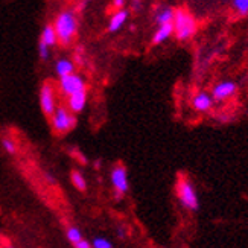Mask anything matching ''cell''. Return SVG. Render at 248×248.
Returning a JSON list of instances; mask_svg holds the SVG:
<instances>
[{
  "label": "cell",
  "mask_w": 248,
  "mask_h": 248,
  "mask_svg": "<svg viewBox=\"0 0 248 248\" xmlns=\"http://www.w3.org/2000/svg\"><path fill=\"white\" fill-rule=\"evenodd\" d=\"M6 248H13V247H6Z\"/></svg>",
  "instance_id": "484cf974"
},
{
  "label": "cell",
  "mask_w": 248,
  "mask_h": 248,
  "mask_svg": "<svg viewBox=\"0 0 248 248\" xmlns=\"http://www.w3.org/2000/svg\"><path fill=\"white\" fill-rule=\"evenodd\" d=\"M125 3H126V0H113V5H114V8H117V9H124Z\"/></svg>",
  "instance_id": "cb8c5ba5"
},
{
  "label": "cell",
  "mask_w": 248,
  "mask_h": 248,
  "mask_svg": "<svg viewBox=\"0 0 248 248\" xmlns=\"http://www.w3.org/2000/svg\"><path fill=\"white\" fill-rule=\"evenodd\" d=\"M110 180H111V186L114 189V197L117 200H121L125 193H128L129 190V180H128V170L124 165H116L111 169L110 174Z\"/></svg>",
  "instance_id": "5b68a950"
},
{
  "label": "cell",
  "mask_w": 248,
  "mask_h": 248,
  "mask_svg": "<svg viewBox=\"0 0 248 248\" xmlns=\"http://www.w3.org/2000/svg\"><path fill=\"white\" fill-rule=\"evenodd\" d=\"M116 234H117V238L125 239L126 236H128V230H126L125 225H117V229H116Z\"/></svg>",
  "instance_id": "7402d4cb"
},
{
  "label": "cell",
  "mask_w": 248,
  "mask_h": 248,
  "mask_svg": "<svg viewBox=\"0 0 248 248\" xmlns=\"http://www.w3.org/2000/svg\"><path fill=\"white\" fill-rule=\"evenodd\" d=\"M172 35H174V25L172 23L158 26L157 31L154 32V35H153V45H161V43L169 40Z\"/></svg>",
  "instance_id": "5bb4252c"
},
{
  "label": "cell",
  "mask_w": 248,
  "mask_h": 248,
  "mask_svg": "<svg viewBox=\"0 0 248 248\" xmlns=\"http://www.w3.org/2000/svg\"><path fill=\"white\" fill-rule=\"evenodd\" d=\"M129 17V11L126 9H117L116 13L110 17V21H108V32H117L124 28V25L126 23V20Z\"/></svg>",
  "instance_id": "7c38bea8"
},
{
  "label": "cell",
  "mask_w": 248,
  "mask_h": 248,
  "mask_svg": "<svg viewBox=\"0 0 248 248\" xmlns=\"http://www.w3.org/2000/svg\"><path fill=\"white\" fill-rule=\"evenodd\" d=\"M52 129L58 134L69 133L77 125V116H75L67 107H57V110L50 116Z\"/></svg>",
  "instance_id": "277c9868"
},
{
  "label": "cell",
  "mask_w": 248,
  "mask_h": 248,
  "mask_svg": "<svg viewBox=\"0 0 248 248\" xmlns=\"http://www.w3.org/2000/svg\"><path fill=\"white\" fill-rule=\"evenodd\" d=\"M175 192H177L180 204L185 209H187L190 212H197L200 209L198 193L195 190V186L192 185V181L187 177H185V175L178 177L177 185H175Z\"/></svg>",
  "instance_id": "7a4b0ae2"
},
{
  "label": "cell",
  "mask_w": 248,
  "mask_h": 248,
  "mask_svg": "<svg viewBox=\"0 0 248 248\" xmlns=\"http://www.w3.org/2000/svg\"><path fill=\"white\" fill-rule=\"evenodd\" d=\"M2 149L5 151L6 154L14 155L17 153V145H16V142L11 137H3L2 139Z\"/></svg>",
  "instance_id": "ac0fdd59"
},
{
  "label": "cell",
  "mask_w": 248,
  "mask_h": 248,
  "mask_svg": "<svg viewBox=\"0 0 248 248\" xmlns=\"http://www.w3.org/2000/svg\"><path fill=\"white\" fill-rule=\"evenodd\" d=\"M85 105H87V90L75 93L67 98V108L73 113V114H79L84 111Z\"/></svg>",
  "instance_id": "30bf717a"
},
{
  "label": "cell",
  "mask_w": 248,
  "mask_h": 248,
  "mask_svg": "<svg viewBox=\"0 0 248 248\" xmlns=\"http://www.w3.org/2000/svg\"><path fill=\"white\" fill-rule=\"evenodd\" d=\"M73 247L75 248H92V242H89L87 239H81L79 242H77Z\"/></svg>",
  "instance_id": "603a6c76"
},
{
  "label": "cell",
  "mask_w": 248,
  "mask_h": 248,
  "mask_svg": "<svg viewBox=\"0 0 248 248\" xmlns=\"http://www.w3.org/2000/svg\"><path fill=\"white\" fill-rule=\"evenodd\" d=\"M140 6H142V2H140V0H133V5H131L133 11H139Z\"/></svg>",
  "instance_id": "d4e9b609"
},
{
  "label": "cell",
  "mask_w": 248,
  "mask_h": 248,
  "mask_svg": "<svg viewBox=\"0 0 248 248\" xmlns=\"http://www.w3.org/2000/svg\"><path fill=\"white\" fill-rule=\"evenodd\" d=\"M58 87H60L61 93L69 98V96H72L75 93L84 92L85 87H87V84H85V79L81 77V75L72 73V75H67V77H64V78H60Z\"/></svg>",
  "instance_id": "52a82bcc"
},
{
  "label": "cell",
  "mask_w": 248,
  "mask_h": 248,
  "mask_svg": "<svg viewBox=\"0 0 248 248\" xmlns=\"http://www.w3.org/2000/svg\"><path fill=\"white\" fill-rule=\"evenodd\" d=\"M175 11L172 6L163 5L160 6L155 11V16H154V21L158 26H163V25H169V23H174V17H175Z\"/></svg>",
  "instance_id": "8fae6325"
},
{
  "label": "cell",
  "mask_w": 248,
  "mask_h": 248,
  "mask_svg": "<svg viewBox=\"0 0 248 248\" xmlns=\"http://www.w3.org/2000/svg\"><path fill=\"white\" fill-rule=\"evenodd\" d=\"M58 41L62 46H69L78 32V18L73 11H62L53 21Z\"/></svg>",
  "instance_id": "6da1fadb"
},
{
  "label": "cell",
  "mask_w": 248,
  "mask_h": 248,
  "mask_svg": "<svg viewBox=\"0 0 248 248\" xmlns=\"http://www.w3.org/2000/svg\"><path fill=\"white\" fill-rule=\"evenodd\" d=\"M236 92H238V84L234 81H221L212 89L210 94L217 102H222L232 98V96H234Z\"/></svg>",
  "instance_id": "ba28073f"
},
{
  "label": "cell",
  "mask_w": 248,
  "mask_h": 248,
  "mask_svg": "<svg viewBox=\"0 0 248 248\" xmlns=\"http://www.w3.org/2000/svg\"><path fill=\"white\" fill-rule=\"evenodd\" d=\"M233 9L241 16L248 14V0H232Z\"/></svg>",
  "instance_id": "d6986e66"
},
{
  "label": "cell",
  "mask_w": 248,
  "mask_h": 248,
  "mask_svg": "<svg viewBox=\"0 0 248 248\" xmlns=\"http://www.w3.org/2000/svg\"><path fill=\"white\" fill-rule=\"evenodd\" d=\"M53 69H55L58 78H64V77H67V75L75 73V62L69 58H58L55 61Z\"/></svg>",
  "instance_id": "4fadbf2b"
},
{
  "label": "cell",
  "mask_w": 248,
  "mask_h": 248,
  "mask_svg": "<svg viewBox=\"0 0 248 248\" xmlns=\"http://www.w3.org/2000/svg\"><path fill=\"white\" fill-rule=\"evenodd\" d=\"M215 104V99L212 98V94L207 92H198L192 98V107L193 110L198 113H207L212 110V107Z\"/></svg>",
  "instance_id": "9c48e42d"
},
{
  "label": "cell",
  "mask_w": 248,
  "mask_h": 248,
  "mask_svg": "<svg viewBox=\"0 0 248 248\" xmlns=\"http://www.w3.org/2000/svg\"><path fill=\"white\" fill-rule=\"evenodd\" d=\"M92 248H114L113 244L107 239V238H102V236H98V238H94L92 241Z\"/></svg>",
  "instance_id": "44dd1931"
},
{
  "label": "cell",
  "mask_w": 248,
  "mask_h": 248,
  "mask_svg": "<svg viewBox=\"0 0 248 248\" xmlns=\"http://www.w3.org/2000/svg\"><path fill=\"white\" fill-rule=\"evenodd\" d=\"M40 40L45 41L49 47H53V46L57 45L58 37H57V32H55V28H53V25H46L45 28H43Z\"/></svg>",
  "instance_id": "9a60e30c"
},
{
  "label": "cell",
  "mask_w": 248,
  "mask_h": 248,
  "mask_svg": "<svg viewBox=\"0 0 248 248\" xmlns=\"http://www.w3.org/2000/svg\"><path fill=\"white\" fill-rule=\"evenodd\" d=\"M38 57L41 61H47L50 58V47L43 40H38Z\"/></svg>",
  "instance_id": "ffe728a7"
},
{
  "label": "cell",
  "mask_w": 248,
  "mask_h": 248,
  "mask_svg": "<svg viewBox=\"0 0 248 248\" xmlns=\"http://www.w3.org/2000/svg\"><path fill=\"white\" fill-rule=\"evenodd\" d=\"M174 35L178 41H187L197 32V20L186 9H177L174 17Z\"/></svg>",
  "instance_id": "3957f363"
},
{
  "label": "cell",
  "mask_w": 248,
  "mask_h": 248,
  "mask_svg": "<svg viewBox=\"0 0 248 248\" xmlns=\"http://www.w3.org/2000/svg\"><path fill=\"white\" fill-rule=\"evenodd\" d=\"M70 180H72V185L75 186V189H78L79 192L87 190V180H85V177L79 170H73L70 175Z\"/></svg>",
  "instance_id": "2e32d148"
},
{
  "label": "cell",
  "mask_w": 248,
  "mask_h": 248,
  "mask_svg": "<svg viewBox=\"0 0 248 248\" xmlns=\"http://www.w3.org/2000/svg\"><path fill=\"white\" fill-rule=\"evenodd\" d=\"M38 101H40V107L41 111L46 116H52L53 111L57 110V94H55V89L50 82H45L41 85L40 93H38Z\"/></svg>",
  "instance_id": "8992f818"
},
{
  "label": "cell",
  "mask_w": 248,
  "mask_h": 248,
  "mask_svg": "<svg viewBox=\"0 0 248 248\" xmlns=\"http://www.w3.org/2000/svg\"><path fill=\"white\" fill-rule=\"evenodd\" d=\"M66 238H67V241L72 245H75L77 242H79L81 239H84V236H82V233H81V230L78 227H75V225H70V227L66 230Z\"/></svg>",
  "instance_id": "e0dca14e"
}]
</instances>
